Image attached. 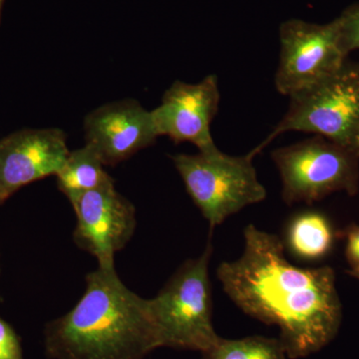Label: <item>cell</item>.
<instances>
[{
	"label": "cell",
	"mask_w": 359,
	"mask_h": 359,
	"mask_svg": "<svg viewBox=\"0 0 359 359\" xmlns=\"http://www.w3.org/2000/svg\"><path fill=\"white\" fill-rule=\"evenodd\" d=\"M242 256L217 271L224 292L248 316L278 327L290 359L318 353L341 323L334 269L294 266L282 240L254 224L245 229Z\"/></svg>",
	"instance_id": "obj_1"
},
{
	"label": "cell",
	"mask_w": 359,
	"mask_h": 359,
	"mask_svg": "<svg viewBox=\"0 0 359 359\" xmlns=\"http://www.w3.org/2000/svg\"><path fill=\"white\" fill-rule=\"evenodd\" d=\"M44 346L52 359H143L159 348L150 299L129 290L115 266H98L76 306L46 325Z\"/></svg>",
	"instance_id": "obj_2"
},
{
	"label": "cell",
	"mask_w": 359,
	"mask_h": 359,
	"mask_svg": "<svg viewBox=\"0 0 359 359\" xmlns=\"http://www.w3.org/2000/svg\"><path fill=\"white\" fill-rule=\"evenodd\" d=\"M211 240L212 233L204 252L182 264L150 299L159 347L203 353L219 339L212 323Z\"/></svg>",
	"instance_id": "obj_3"
},
{
	"label": "cell",
	"mask_w": 359,
	"mask_h": 359,
	"mask_svg": "<svg viewBox=\"0 0 359 359\" xmlns=\"http://www.w3.org/2000/svg\"><path fill=\"white\" fill-rule=\"evenodd\" d=\"M252 151L245 156L224 154L218 148L196 155L172 156L193 202L209 222L210 233L231 215L266 198L257 176Z\"/></svg>",
	"instance_id": "obj_4"
},
{
	"label": "cell",
	"mask_w": 359,
	"mask_h": 359,
	"mask_svg": "<svg viewBox=\"0 0 359 359\" xmlns=\"http://www.w3.org/2000/svg\"><path fill=\"white\" fill-rule=\"evenodd\" d=\"M289 131L320 135L353 149L359 134V63L346 61L320 83L290 97L287 114L252 152L259 154L276 137Z\"/></svg>",
	"instance_id": "obj_5"
},
{
	"label": "cell",
	"mask_w": 359,
	"mask_h": 359,
	"mask_svg": "<svg viewBox=\"0 0 359 359\" xmlns=\"http://www.w3.org/2000/svg\"><path fill=\"white\" fill-rule=\"evenodd\" d=\"M283 182L287 204H313L330 194L358 191L359 153L325 137L276 149L271 153Z\"/></svg>",
	"instance_id": "obj_6"
},
{
	"label": "cell",
	"mask_w": 359,
	"mask_h": 359,
	"mask_svg": "<svg viewBox=\"0 0 359 359\" xmlns=\"http://www.w3.org/2000/svg\"><path fill=\"white\" fill-rule=\"evenodd\" d=\"M280 63L276 87L292 97L334 74L346 61L337 20L325 23L290 20L280 27Z\"/></svg>",
	"instance_id": "obj_7"
},
{
	"label": "cell",
	"mask_w": 359,
	"mask_h": 359,
	"mask_svg": "<svg viewBox=\"0 0 359 359\" xmlns=\"http://www.w3.org/2000/svg\"><path fill=\"white\" fill-rule=\"evenodd\" d=\"M77 224L73 238L96 257L100 268H114L116 252L124 249L136 229V209L118 193L114 180L71 203Z\"/></svg>",
	"instance_id": "obj_8"
},
{
	"label": "cell",
	"mask_w": 359,
	"mask_h": 359,
	"mask_svg": "<svg viewBox=\"0 0 359 359\" xmlns=\"http://www.w3.org/2000/svg\"><path fill=\"white\" fill-rule=\"evenodd\" d=\"M59 128L22 129L0 140V205L23 187L56 176L70 151Z\"/></svg>",
	"instance_id": "obj_9"
},
{
	"label": "cell",
	"mask_w": 359,
	"mask_h": 359,
	"mask_svg": "<svg viewBox=\"0 0 359 359\" xmlns=\"http://www.w3.org/2000/svg\"><path fill=\"white\" fill-rule=\"evenodd\" d=\"M219 104L218 78L209 75L196 84L175 81L160 106L151 112L159 136H168L175 143L189 142L199 152H209L218 148L212 140L211 123Z\"/></svg>",
	"instance_id": "obj_10"
},
{
	"label": "cell",
	"mask_w": 359,
	"mask_h": 359,
	"mask_svg": "<svg viewBox=\"0 0 359 359\" xmlns=\"http://www.w3.org/2000/svg\"><path fill=\"white\" fill-rule=\"evenodd\" d=\"M86 143L105 166H115L155 143L159 137L152 112L134 99L105 104L87 115Z\"/></svg>",
	"instance_id": "obj_11"
},
{
	"label": "cell",
	"mask_w": 359,
	"mask_h": 359,
	"mask_svg": "<svg viewBox=\"0 0 359 359\" xmlns=\"http://www.w3.org/2000/svg\"><path fill=\"white\" fill-rule=\"evenodd\" d=\"M105 165L89 144L72 151L56 174L57 186L70 203L112 179Z\"/></svg>",
	"instance_id": "obj_12"
},
{
	"label": "cell",
	"mask_w": 359,
	"mask_h": 359,
	"mask_svg": "<svg viewBox=\"0 0 359 359\" xmlns=\"http://www.w3.org/2000/svg\"><path fill=\"white\" fill-rule=\"evenodd\" d=\"M287 240L290 250L304 259L325 256L332 247V230L327 219L318 212L299 215L290 224Z\"/></svg>",
	"instance_id": "obj_13"
},
{
	"label": "cell",
	"mask_w": 359,
	"mask_h": 359,
	"mask_svg": "<svg viewBox=\"0 0 359 359\" xmlns=\"http://www.w3.org/2000/svg\"><path fill=\"white\" fill-rule=\"evenodd\" d=\"M202 354L203 359H290L280 339L262 335L238 339L219 337Z\"/></svg>",
	"instance_id": "obj_14"
},
{
	"label": "cell",
	"mask_w": 359,
	"mask_h": 359,
	"mask_svg": "<svg viewBox=\"0 0 359 359\" xmlns=\"http://www.w3.org/2000/svg\"><path fill=\"white\" fill-rule=\"evenodd\" d=\"M335 20L339 25L340 44L348 55L359 49V4L347 7Z\"/></svg>",
	"instance_id": "obj_15"
},
{
	"label": "cell",
	"mask_w": 359,
	"mask_h": 359,
	"mask_svg": "<svg viewBox=\"0 0 359 359\" xmlns=\"http://www.w3.org/2000/svg\"><path fill=\"white\" fill-rule=\"evenodd\" d=\"M0 359H23L20 337L13 327L0 318Z\"/></svg>",
	"instance_id": "obj_16"
},
{
	"label": "cell",
	"mask_w": 359,
	"mask_h": 359,
	"mask_svg": "<svg viewBox=\"0 0 359 359\" xmlns=\"http://www.w3.org/2000/svg\"><path fill=\"white\" fill-rule=\"evenodd\" d=\"M346 257L351 266L359 264V226H353L347 230Z\"/></svg>",
	"instance_id": "obj_17"
},
{
	"label": "cell",
	"mask_w": 359,
	"mask_h": 359,
	"mask_svg": "<svg viewBox=\"0 0 359 359\" xmlns=\"http://www.w3.org/2000/svg\"><path fill=\"white\" fill-rule=\"evenodd\" d=\"M351 276H354V278H358L359 280V264H356V266H353V269L349 271Z\"/></svg>",
	"instance_id": "obj_18"
},
{
	"label": "cell",
	"mask_w": 359,
	"mask_h": 359,
	"mask_svg": "<svg viewBox=\"0 0 359 359\" xmlns=\"http://www.w3.org/2000/svg\"><path fill=\"white\" fill-rule=\"evenodd\" d=\"M353 149L359 153V134L358 138H356L355 143H354Z\"/></svg>",
	"instance_id": "obj_19"
},
{
	"label": "cell",
	"mask_w": 359,
	"mask_h": 359,
	"mask_svg": "<svg viewBox=\"0 0 359 359\" xmlns=\"http://www.w3.org/2000/svg\"><path fill=\"white\" fill-rule=\"evenodd\" d=\"M4 1L6 0H0V23H1L2 8H4Z\"/></svg>",
	"instance_id": "obj_20"
}]
</instances>
